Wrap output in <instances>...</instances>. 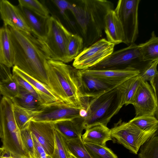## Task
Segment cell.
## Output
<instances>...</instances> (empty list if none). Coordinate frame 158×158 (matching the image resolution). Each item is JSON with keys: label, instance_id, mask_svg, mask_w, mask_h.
Instances as JSON below:
<instances>
[{"label": "cell", "instance_id": "f35d334b", "mask_svg": "<svg viewBox=\"0 0 158 158\" xmlns=\"http://www.w3.org/2000/svg\"><path fill=\"white\" fill-rule=\"evenodd\" d=\"M52 1L63 15H65V12L66 10H70L72 5V3L64 0H55Z\"/></svg>", "mask_w": 158, "mask_h": 158}, {"label": "cell", "instance_id": "bcb514c9", "mask_svg": "<svg viewBox=\"0 0 158 158\" xmlns=\"http://www.w3.org/2000/svg\"><path fill=\"white\" fill-rule=\"evenodd\" d=\"M2 158H5V156H4V157H2Z\"/></svg>", "mask_w": 158, "mask_h": 158}, {"label": "cell", "instance_id": "8d00e7d4", "mask_svg": "<svg viewBox=\"0 0 158 158\" xmlns=\"http://www.w3.org/2000/svg\"><path fill=\"white\" fill-rule=\"evenodd\" d=\"M33 138L35 158H49L44 148L40 143L35 136L31 133Z\"/></svg>", "mask_w": 158, "mask_h": 158}, {"label": "cell", "instance_id": "277c9868", "mask_svg": "<svg viewBox=\"0 0 158 158\" xmlns=\"http://www.w3.org/2000/svg\"><path fill=\"white\" fill-rule=\"evenodd\" d=\"M131 78L106 93L89 98L86 108L87 115L83 118L84 130L99 124L107 126L112 117L125 105Z\"/></svg>", "mask_w": 158, "mask_h": 158}, {"label": "cell", "instance_id": "5bb4252c", "mask_svg": "<svg viewBox=\"0 0 158 158\" xmlns=\"http://www.w3.org/2000/svg\"><path fill=\"white\" fill-rule=\"evenodd\" d=\"M0 15L4 25L31 34L19 6H15L7 0H1Z\"/></svg>", "mask_w": 158, "mask_h": 158}, {"label": "cell", "instance_id": "d590c367", "mask_svg": "<svg viewBox=\"0 0 158 158\" xmlns=\"http://www.w3.org/2000/svg\"><path fill=\"white\" fill-rule=\"evenodd\" d=\"M142 81L139 74L131 78L125 98V105L126 106L132 104L134 98Z\"/></svg>", "mask_w": 158, "mask_h": 158}, {"label": "cell", "instance_id": "ac0fdd59", "mask_svg": "<svg viewBox=\"0 0 158 158\" xmlns=\"http://www.w3.org/2000/svg\"><path fill=\"white\" fill-rule=\"evenodd\" d=\"M12 73L20 77L32 86L38 94L43 105L60 101L49 89L29 76L17 66H13Z\"/></svg>", "mask_w": 158, "mask_h": 158}, {"label": "cell", "instance_id": "30bf717a", "mask_svg": "<svg viewBox=\"0 0 158 158\" xmlns=\"http://www.w3.org/2000/svg\"><path fill=\"white\" fill-rule=\"evenodd\" d=\"M114 46L105 38L100 39L83 48L74 59L73 67L78 70H84L94 66L111 54Z\"/></svg>", "mask_w": 158, "mask_h": 158}, {"label": "cell", "instance_id": "4dcf8cb0", "mask_svg": "<svg viewBox=\"0 0 158 158\" xmlns=\"http://www.w3.org/2000/svg\"><path fill=\"white\" fill-rule=\"evenodd\" d=\"M84 47L83 39L77 34L72 33L67 48L68 62L74 60L82 51Z\"/></svg>", "mask_w": 158, "mask_h": 158}, {"label": "cell", "instance_id": "ab89813d", "mask_svg": "<svg viewBox=\"0 0 158 158\" xmlns=\"http://www.w3.org/2000/svg\"><path fill=\"white\" fill-rule=\"evenodd\" d=\"M12 75L10 68L0 62V81L9 78Z\"/></svg>", "mask_w": 158, "mask_h": 158}, {"label": "cell", "instance_id": "3957f363", "mask_svg": "<svg viewBox=\"0 0 158 158\" xmlns=\"http://www.w3.org/2000/svg\"><path fill=\"white\" fill-rule=\"evenodd\" d=\"M77 2V4H72L69 10L81 27L84 48H86L101 39L105 16L109 10L113 9L114 6L112 2L106 0Z\"/></svg>", "mask_w": 158, "mask_h": 158}, {"label": "cell", "instance_id": "4316f807", "mask_svg": "<svg viewBox=\"0 0 158 158\" xmlns=\"http://www.w3.org/2000/svg\"><path fill=\"white\" fill-rule=\"evenodd\" d=\"M158 60L148 62L140 72L139 75L142 81H149L155 94H156V80L158 73L157 66Z\"/></svg>", "mask_w": 158, "mask_h": 158}, {"label": "cell", "instance_id": "7c38bea8", "mask_svg": "<svg viewBox=\"0 0 158 158\" xmlns=\"http://www.w3.org/2000/svg\"><path fill=\"white\" fill-rule=\"evenodd\" d=\"M78 75L83 97L91 98L101 95L125 81H114L97 77L81 70H78Z\"/></svg>", "mask_w": 158, "mask_h": 158}, {"label": "cell", "instance_id": "9a60e30c", "mask_svg": "<svg viewBox=\"0 0 158 158\" xmlns=\"http://www.w3.org/2000/svg\"><path fill=\"white\" fill-rule=\"evenodd\" d=\"M28 127L47 154L51 156L54 151L55 144V129L53 123L31 120Z\"/></svg>", "mask_w": 158, "mask_h": 158}, {"label": "cell", "instance_id": "836d02e7", "mask_svg": "<svg viewBox=\"0 0 158 158\" xmlns=\"http://www.w3.org/2000/svg\"><path fill=\"white\" fill-rule=\"evenodd\" d=\"M55 144L54 151L49 158H69V152L65 138L54 130Z\"/></svg>", "mask_w": 158, "mask_h": 158}, {"label": "cell", "instance_id": "2e32d148", "mask_svg": "<svg viewBox=\"0 0 158 158\" xmlns=\"http://www.w3.org/2000/svg\"><path fill=\"white\" fill-rule=\"evenodd\" d=\"M107 39L115 45L123 43L124 33L121 23L114 10H109L105 16L104 29Z\"/></svg>", "mask_w": 158, "mask_h": 158}, {"label": "cell", "instance_id": "74e56055", "mask_svg": "<svg viewBox=\"0 0 158 158\" xmlns=\"http://www.w3.org/2000/svg\"><path fill=\"white\" fill-rule=\"evenodd\" d=\"M12 74L20 86L28 91L41 102L38 94L29 83L17 75L13 73Z\"/></svg>", "mask_w": 158, "mask_h": 158}, {"label": "cell", "instance_id": "6da1fadb", "mask_svg": "<svg viewBox=\"0 0 158 158\" xmlns=\"http://www.w3.org/2000/svg\"><path fill=\"white\" fill-rule=\"evenodd\" d=\"M14 52V66L49 89L46 71L50 59L31 34L8 26Z\"/></svg>", "mask_w": 158, "mask_h": 158}, {"label": "cell", "instance_id": "cb8c5ba5", "mask_svg": "<svg viewBox=\"0 0 158 158\" xmlns=\"http://www.w3.org/2000/svg\"><path fill=\"white\" fill-rule=\"evenodd\" d=\"M12 102L23 107L34 111L39 110L43 105L39 99L20 86L18 95Z\"/></svg>", "mask_w": 158, "mask_h": 158}, {"label": "cell", "instance_id": "e0dca14e", "mask_svg": "<svg viewBox=\"0 0 158 158\" xmlns=\"http://www.w3.org/2000/svg\"><path fill=\"white\" fill-rule=\"evenodd\" d=\"M83 118L81 117L62 119L52 122L54 129L66 140L77 138L82 135Z\"/></svg>", "mask_w": 158, "mask_h": 158}, {"label": "cell", "instance_id": "603a6c76", "mask_svg": "<svg viewBox=\"0 0 158 158\" xmlns=\"http://www.w3.org/2000/svg\"><path fill=\"white\" fill-rule=\"evenodd\" d=\"M138 46L143 62L148 63L158 60V37L154 31L152 32L148 40L139 44Z\"/></svg>", "mask_w": 158, "mask_h": 158}, {"label": "cell", "instance_id": "ee69618b", "mask_svg": "<svg viewBox=\"0 0 158 158\" xmlns=\"http://www.w3.org/2000/svg\"><path fill=\"white\" fill-rule=\"evenodd\" d=\"M69 158H76L69 152Z\"/></svg>", "mask_w": 158, "mask_h": 158}, {"label": "cell", "instance_id": "b9f144b4", "mask_svg": "<svg viewBox=\"0 0 158 158\" xmlns=\"http://www.w3.org/2000/svg\"><path fill=\"white\" fill-rule=\"evenodd\" d=\"M6 152L2 147H0V158H2L3 157L5 156Z\"/></svg>", "mask_w": 158, "mask_h": 158}, {"label": "cell", "instance_id": "5b68a950", "mask_svg": "<svg viewBox=\"0 0 158 158\" xmlns=\"http://www.w3.org/2000/svg\"><path fill=\"white\" fill-rule=\"evenodd\" d=\"M13 102L3 97L0 101V123L2 130V147L6 153L16 158H30L23 145L20 130L13 110Z\"/></svg>", "mask_w": 158, "mask_h": 158}, {"label": "cell", "instance_id": "44dd1931", "mask_svg": "<svg viewBox=\"0 0 158 158\" xmlns=\"http://www.w3.org/2000/svg\"><path fill=\"white\" fill-rule=\"evenodd\" d=\"M81 70L95 76L117 81H125L140 73L139 70L135 69L101 70L87 69Z\"/></svg>", "mask_w": 158, "mask_h": 158}, {"label": "cell", "instance_id": "ffe728a7", "mask_svg": "<svg viewBox=\"0 0 158 158\" xmlns=\"http://www.w3.org/2000/svg\"><path fill=\"white\" fill-rule=\"evenodd\" d=\"M85 130V132L81 135L84 143L106 146L107 142L112 140L110 129L103 125H95Z\"/></svg>", "mask_w": 158, "mask_h": 158}, {"label": "cell", "instance_id": "ba28073f", "mask_svg": "<svg viewBox=\"0 0 158 158\" xmlns=\"http://www.w3.org/2000/svg\"><path fill=\"white\" fill-rule=\"evenodd\" d=\"M110 130L112 139L135 154H137L141 146L157 131H143L129 121L123 122L121 119Z\"/></svg>", "mask_w": 158, "mask_h": 158}, {"label": "cell", "instance_id": "f1b7e54d", "mask_svg": "<svg viewBox=\"0 0 158 158\" xmlns=\"http://www.w3.org/2000/svg\"><path fill=\"white\" fill-rule=\"evenodd\" d=\"M129 121L143 131L158 130V120L155 116L144 115L135 117Z\"/></svg>", "mask_w": 158, "mask_h": 158}, {"label": "cell", "instance_id": "d6a6232c", "mask_svg": "<svg viewBox=\"0 0 158 158\" xmlns=\"http://www.w3.org/2000/svg\"><path fill=\"white\" fill-rule=\"evenodd\" d=\"M19 6L24 7L40 18L46 19L50 15L47 8L36 0H19Z\"/></svg>", "mask_w": 158, "mask_h": 158}, {"label": "cell", "instance_id": "83f0119b", "mask_svg": "<svg viewBox=\"0 0 158 158\" xmlns=\"http://www.w3.org/2000/svg\"><path fill=\"white\" fill-rule=\"evenodd\" d=\"M157 133L141 146L138 154L139 158H158V136Z\"/></svg>", "mask_w": 158, "mask_h": 158}, {"label": "cell", "instance_id": "484cf974", "mask_svg": "<svg viewBox=\"0 0 158 158\" xmlns=\"http://www.w3.org/2000/svg\"><path fill=\"white\" fill-rule=\"evenodd\" d=\"M13 110L17 125L20 130L28 126L33 118L34 111L13 103Z\"/></svg>", "mask_w": 158, "mask_h": 158}, {"label": "cell", "instance_id": "52a82bcc", "mask_svg": "<svg viewBox=\"0 0 158 158\" xmlns=\"http://www.w3.org/2000/svg\"><path fill=\"white\" fill-rule=\"evenodd\" d=\"M148 63L142 61L138 45L134 43L113 52L97 64L88 69L100 70L135 69L140 72Z\"/></svg>", "mask_w": 158, "mask_h": 158}, {"label": "cell", "instance_id": "8fae6325", "mask_svg": "<svg viewBox=\"0 0 158 158\" xmlns=\"http://www.w3.org/2000/svg\"><path fill=\"white\" fill-rule=\"evenodd\" d=\"M82 108H86L58 101L44 105L39 110L35 111L32 120L53 122L62 119L80 117L79 111Z\"/></svg>", "mask_w": 158, "mask_h": 158}, {"label": "cell", "instance_id": "f6af8a7d", "mask_svg": "<svg viewBox=\"0 0 158 158\" xmlns=\"http://www.w3.org/2000/svg\"><path fill=\"white\" fill-rule=\"evenodd\" d=\"M5 158H16L10 155H9L8 156H5Z\"/></svg>", "mask_w": 158, "mask_h": 158}, {"label": "cell", "instance_id": "f546056e", "mask_svg": "<svg viewBox=\"0 0 158 158\" xmlns=\"http://www.w3.org/2000/svg\"><path fill=\"white\" fill-rule=\"evenodd\" d=\"M91 158H118L117 156L106 146L84 143Z\"/></svg>", "mask_w": 158, "mask_h": 158}, {"label": "cell", "instance_id": "9c48e42d", "mask_svg": "<svg viewBox=\"0 0 158 158\" xmlns=\"http://www.w3.org/2000/svg\"><path fill=\"white\" fill-rule=\"evenodd\" d=\"M140 0H119L114 10L122 25L123 42L127 46L135 43L139 34L138 8Z\"/></svg>", "mask_w": 158, "mask_h": 158}, {"label": "cell", "instance_id": "7bdbcfd3", "mask_svg": "<svg viewBox=\"0 0 158 158\" xmlns=\"http://www.w3.org/2000/svg\"><path fill=\"white\" fill-rule=\"evenodd\" d=\"M2 135V130L1 125L0 123V139L1 138Z\"/></svg>", "mask_w": 158, "mask_h": 158}, {"label": "cell", "instance_id": "4fadbf2b", "mask_svg": "<svg viewBox=\"0 0 158 158\" xmlns=\"http://www.w3.org/2000/svg\"><path fill=\"white\" fill-rule=\"evenodd\" d=\"M131 104L135 109V117L155 116L158 108L157 96L148 82L141 81Z\"/></svg>", "mask_w": 158, "mask_h": 158}, {"label": "cell", "instance_id": "e575fe53", "mask_svg": "<svg viewBox=\"0 0 158 158\" xmlns=\"http://www.w3.org/2000/svg\"><path fill=\"white\" fill-rule=\"evenodd\" d=\"M28 125L20 130L21 139L25 150L30 158H35L33 138Z\"/></svg>", "mask_w": 158, "mask_h": 158}, {"label": "cell", "instance_id": "1f68e13d", "mask_svg": "<svg viewBox=\"0 0 158 158\" xmlns=\"http://www.w3.org/2000/svg\"><path fill=\"white\" fill-rule=\"evenodd\" d=\"M81 135L76 138L66 139L69 150L76 158H91L85 148Z\"/></svg>", "mask_w": 158, "mask_h": 158}, {"label": "cell", "instance_id": "7a4b0ae2", "mask_svg": "<svg viewBox=\"0 0 158 158\" xmlns=\"http://www.w3.org/2000/svg\"><path fill=\"white\" fill-rule=\"evenodd\" d=\"M46 71L49 89L61 102L86 107V98L81 91L78 69L63 62L49 59Z\"/></svg>", "mask_w": 158, "mask_h": 158}, {"label": "cell", "instance_id": "d4e9b609", "mask_svg": "<svg viewBox=\"0 0 158 158\" xmlns=\"http://www.w3.org/2000/svg\"><path fill=\"white\" fill-rule=\"evenodd\" d=\"M20 86L13 75L0 81V93L12 101L18 96Z\"/></svg>", "mask_w": 158, "mask_h": 158}, {"label": "cell", "instance_id": "d6986e66", "mask_svg": "<svg viewBox=\"0 0 158 158\" xmlns=\"http://www.w3.org/2000/svg\"><path fill=\"white\" fill-rule=\"evenodd\" d=\"M14 52L8 26L0 27V62L10 68L14 66Z\"/></svg>", "mask_w": 158, "mask_h": 158}, {"label": "cell", "instance_id": "7402d4cb", "mask_svg": "<svg viewBox=\"0 0 158 158\" xmlns=\"http://www.w3.org/2000/svg\"><path fill=\"white\" fill-rule=\"evenodd\" d=\"M19 6L31 30V34L38 40L43 39L45 34V21L47 18L39 19L37 16L29 10Z\"/></svg>", "mask_w": 158, "mask_h": 158}, {"label": "cell", "instance_id": "60d3db41", "mask_svg": "<svg viewBox=\"0 0 158 158\" xmlns=\"http://www.w3.org/2000/svg\"><path fill=\"white\" fill-rule=\"evenodd\" d=\"M80 116L84 118H85L87 115V112L86 108H82L79 111Z\"/></svg>", "mask_w": 158, "mask_h": 158}, {"label": "cell", "instance_id": "8992f818", "mask_svg": "<svg viewBox=\"0 0 158 158\" xmlns=\"http://www.w3.org/2000/svg\"><path fill=\"white\" fill-rule=\"evenodd\" d=\"M45 30L44 38L37 39L44 51L50 59L68 63L67 48L72 33L53 15L46 19Z\"/></svg>", "mask_w": 158, "mask_h": 158}]
</instances>
